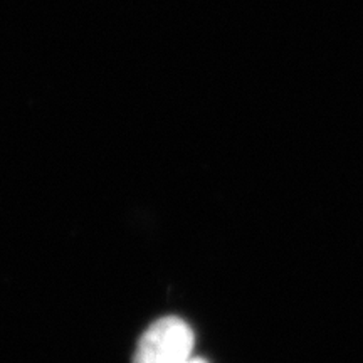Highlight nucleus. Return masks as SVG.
<instances>
[{"label":"nucleus","instance_id":"2","mask_svg":"<svg viewBox=\"0 0 363 363\" xmlns=\"http://www.w3.org/2000/svg\"><path fill=\"white\" fill-rule=\"evenodd\" d=\"M187 363H207L206 360H202V358H197V357H192Z\"/></svg>","mask_w":363,"mask_h":363},{"label":"nucleus","instance_id":"1","mask_svg":"<svg viewBox=\"0 0 363 363\" xmlns=\"http://www.w3.org/2000/svg\"><path fill=\"white\" fill-rule=\"evenodd\" d=\"M195 345L194 331L182 318L157 320L136 345L133 363H187Z\"/></svg>","mask_w":363,"mask_h":363}]
</instances>
